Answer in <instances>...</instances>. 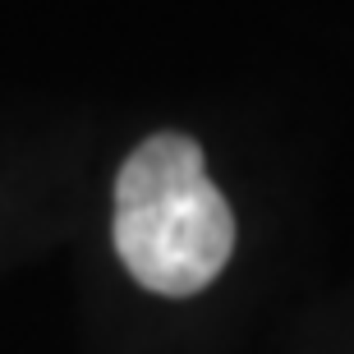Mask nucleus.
Returning a JSON list of instances; mask_svg holds the SVG:
<instances>
[{
	"label": "nucleus",
	"instance_id": "f257e3e1",
	"mask_svg": "<svg viewBox=\"0 0 354 354\" xmlns=\"http://www.w3.org/2000/svg\"><path fill=\"white\" fill-rule=\"evenodd\" d=\"M235 249V216L184 133H152L115 180V253L157 295H194Z\"/></svg>",
	"mask_w": 354,
	"mask_h": 354
}]
</instances>
